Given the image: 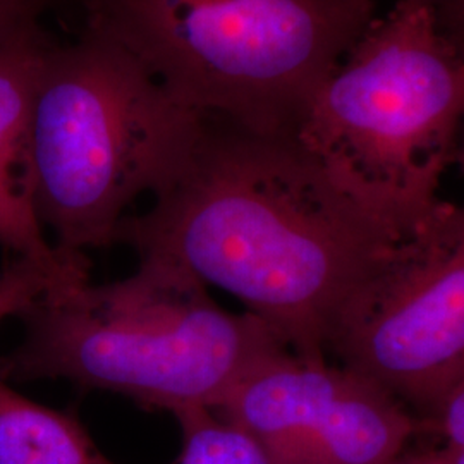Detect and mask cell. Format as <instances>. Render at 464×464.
<instances>
[{"instance_id": "1", "label": "cell", "mask_w": 464, "mask_h": 464, "mask_svg": "<svg viewBox=\"0 0 464 464\" xmlns=\"http://www.w3.org/2000/svg\"><path fill=\"white\" fill-rule=\"evenodd\" d=\"M402 231L291 136L207 117L179 176L147 214L122 217L114 243L227 291L291 353L324 360L335 308Z\"/></svg>"}, {"instance_id": "2", "label": "cell", "mask_w": 464, "mask_h": 464, "mask_svg": "<svg viewBox=\"0 0 464 464\" xmlns=\"http://www.w3.org/2000/svg\"><path fill=\"white\" fill-rule=\"evenodd\" d=\"M0 379H67L172 415L216 410L239 377L285 348L262 320L217 304L181 266L141 258L131 277L38 301Z\"/></svg>"}, {"instance_id": "3", "label": "cell", "mask_w": 464, "mask_h": 464, "mask_svg": "<svg viewBox=\"0 0 464 464\" xmlns=\"http://www.w3.org/2000/svg\"><path fill=\"white\" fill-rule=\"evenodd\" d=\"M463 107L461 36L430 4L398 0L316 90L291 138L402 231L440 201L442 178L459 157Z\"/></svg>"}, {"instance_id": "4", "label": "cell", "mask_w": 464, "mask_h": 464, "mask_svg": "<svg viewBox=\"0 0 464 464\" xmlns=\"http://www.w3.org/2000/svg\"><path fill=\"white\" fill-rule=\"evenodd\" d=\"M205 122L99 28L53 42L34 90L32 157L36 216L55 248L112 245L128 205L179 176Z\"/></svg>"}, {"instance_id": "5", "label": "cell", "mask_w": 464, "mask_h": 464, "mask_svg": "<svg viewBox=\"0 0 464 464\" xmlns=\"http://www.w3.org/2000/svg\"><path fill=\"white\" fill-rule=\"evenodd\" d=\"M191 111L293 136L316 90L375 19L373 0H84Z\"/></svg>"}, {"instance_id": "6", "label": "cell", "mask_w": 464, "mask_h": 464, "mask_svg": "<svg viewBox=\"0 0 464 464\" xmlns=\"http://www.w3.org/2000/svg\"><path fill=\"white\" fill-rule=\"evenodd\" d=\"M341 366L427 413L464 382V214L440 199L399 232L335 308Z\"/></svg>"}, {"instance_id": "7", "label": "cell", "mask_w": 464, "mask_h": 464, "mask_svg": "<svg viewBox=\"0 0 464 464\" xmlns=\"http://www.w3.org/2000/svg\"><path fill=\"white\" fill-rule=\"evenodd\" d=\"M277 464H389L416 433V416L344 366L279 348L218 402Z\"/></svg>"}, {"instance_id": "8", "label": "cell", "mask_w": 464, "mask_h": 464, "mask_svg": "<svg viewBox=\"0 0 464 464\" xmlns=\"http://www.w3.org/2000/svg\"><path fill=\"white\" fill-rule=\"evenodd\" d=\"M53 40L40 23L0 40V245L67 279H88V260L52 246L34 208V90Z\"/></svg>"}, {"instance_id": "9", "label": "cell", "mask_w": 464, "mask_h": 464, "mask_svg": "<svg viewBox=\"0 0 464 464\" xmlns=\"http://www.w3.org/2000/svg\"><path fill=\"white\" fill-rule=\"evenodd\" d=\"M0 464H116L74 416L23 398L0 379Z\"/></svg>"}, {"instance_id": "10", "label": "cell", "mask_w": 464, "mask_h": 464, "mask_svg": "<svg viewBox=\"0 0 464 464\" xmlns=\"http://www.w3.org/2000/svg\"><path fill=\"white\" fill-rule=\"evenodd\" d=\"M183 448L174 464H277L249 433L208 408L176 413Z\"/></svg>"}, {"instance_id": "11", "label": "cell", "mask_w": 464, "mask_h": 464, "mask_svg": "<svg viewBox=\"0 0 464 464\" xmlns=\"http://www.w3.org/2000/svg\"><path fill=\"white\" fill-rule=\"evenodd\" d=\"M90 279H67L24 258H13L0 272V324L24 315L38 301L61 296Z\"/></svg>"}, {"instance_id": "12", "label": "cell", "mask_w": 464, "mask_h": 464, "mask_svg": "<svg viewBox=\"0 0 464 464\" xmlns=\"http://www.w3.org/2000/svg\"><path fill=\"white\" fill-rule=\"evenodd\" d=\"M59 0H0V40L21 28L40 23Z\"/></svg>"}, {"instance_id": "13", "label": "cell", "mask_w": 464, "mask_h": 464, "mask_svg": "<svg viewBox=\"0 0 464 464\" xmlns=\"http://www.w3.org/2000/svg\"><path fill=\"white\" fill-rule=\"evenodd\" d=\"M389 464H464V456L452 454L448 449L433 448L398 454Z\"/></svg>"}, {"instance_id": "14", "label": "cell", "mask_w": 464, "mask_h": 464, "mask_svg": "<svg viewBox=\"0 0 464 464\" xmlns=\"http://www.w3.org/2000/svg\"><path fill=\"white\" fill-rule=\"evenodd\" d=\"M425 4H430L439 16L442 19V23L446 24V28L450 30L452 34L461 36L463 30V0H420Z\"/></svg>"}]
</instances>
